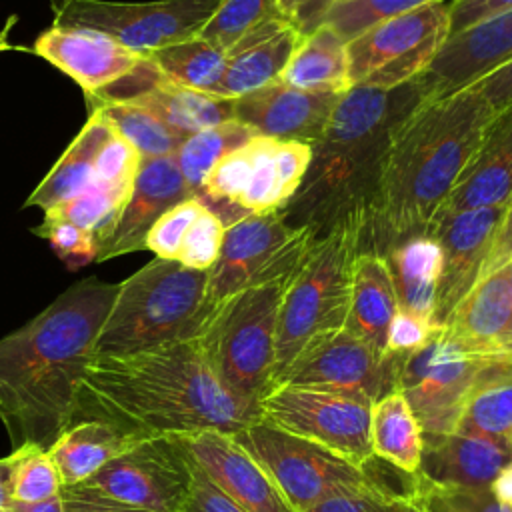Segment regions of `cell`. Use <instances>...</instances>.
<instances>
[{"label":"cell","mask_w":512,"mask_h":512,"mask_svg":"<svg viewBox=\"0 0 512 512\" xmlns=\"http://www.w3.org/2000/svg\"><path fill=\"white\" fill-rule=\"evenodd\" d=\"M456 432L494 438L512 434V356L488 364L466 400Z\"/></svg>","instance_id":"cell-33"},{"label":"cell","mask_w":512,"mask_h":512,"mask_svg":"<svg viewBox=\"0 0 512 512\" xmlns=\"http://www.w3.org/2000/svg\"><path fill=\"white\" fill-rule=\"evenodd\" d=\"M222 0H56L52 2L58 28L100 32L136 54L196 38Z\"/></svg>","instance_id":"cell-10"},{"label":"cell","mask_w":512,"mask_h":512,"mask_svg":"<svg viewBox=\"0 0 512 512\" xmlns=\"http://www.w3.org/2000/svg\"><path fill=\"white\" fill-rule=\"evenodd\" d=\"M438 330H442V328H436L434 324L398 308V312L392 318L390 328H388L386 354L406 356V354L414 352L416 348H420Z\"/></svg>","instance_id":"cell-47"},{"label":"cell","mask_w":512,"mask_h":512,"mask_svg":"<svg viewBox=\"0 0 512 512\" xmlns=\"http://www.w3.org/2000/svg\"><path fill=\"white\" fill-rule=\"evenodd\" d=\"M508 438H510V444H512V434H510V436H508Z\"/></svg>","instance_id":"cell-60"},{"label":"cell","mask_w":512,"mask_h":512,"mask_svg":"<svg viewBox=\"0 0 512 512\" xmlns=\"http://www.w3.org/2000/svg\"><path fill=\"white\" fill-rule=\"evenodd\" d=\"M396 312L398 298L386 258L374 250H360L354 260L344 330L366 342L380 356H386L388 328Z\"/></svg>","instance_id":"cell-27"},{"label":"cell","mask_w":512,"mask_h":512,"mask_svg":"<svg viewBox=\"0 0 512 512\" xmlns=\"http://www.w3.org/2000/svg\"><path fill=\"white\" fill-rule=\"evenodd\" d=\"M176 438L190 460L246 512H296L232 434L200 432Z\"/></svg>","instance_id":"cell-19"},{"label":"cell","mask_w":512,"mask_h":512,"mask_svg":"<svg viewBox=\"0 0 512 512\" xmlns=\"http://www.w3.org/2000/svg\"><path fill=\"white\" fill-rule=\"evenodd\" d=\"M492 360L466 354L444 330L402 358L396 390L414 410L422 436L456 432L466 400Z\"/></svg>","instance_id":"cell-13"},{"label":"cell","mask_w":512,"mask_h":512,"mask_svg":"<svg viewBox=\"0 0 512 512\" xmlns=\"http://www.w3.org/2000/svg\"><path fill=\"white\" fill-rule=\"evenodd\" d=\"M316 236L308 226H290L280 210L248 214L230 224L208 270L206 302L212 312L234 294L298 268Z\"/></svg>","instance_id":"cell-11"},{"label":"cell","mask_w":512,"mask_h":512,"mask_svg":"<svg viewBox=\"0 0 512 512\" xmlns=\"http://www.w3.org/2000/svg\"><path fill=\"white\" fill-rule=\"evenodd\" d=\"M470 86H474L484 96L494 112L504 108L508 102H512V60L494 68L490 74L482 76Z\"/></svg>","instance_id":"cell-51"},{"label":"cell","mask_w":512,"mask_h":512,"mask_svg":"<svg viewBox=\"0 0 512 512\" xmlns=\"http://www.w3.org/2000/svg\"><path fill=\"white\" fill-rule=\"evenodd\" d=\"M512 464L510 438L444 434L424 436L418 474L446 488H490L494 478Z\"/></svg>","instance_id":"cell-24"},{"label":"cell","mask_w":512,"mask_h":512,"mask_svg":"<svg viewBox=\"0 0 512 512\" xmlns=\"http://www.w3.org/2000/svg\"><path fill=\"white\" fill-rule=\"evenodd\" d=\"M310 512H424L420 500L398 498L376 488H366L348 494H336Z\"/></svg>","instance_id":"cell-46"},{"label":"cell","mask_w":512,"mask_h":512,"mask_svg":"<svg viewBox=\"0 0 512 512\" xmlns=\"http://www.w3.org/2000/svg\"><path fill=\"white\" fill-rule=\"evenodd\" d=\"M336 2H338V0H336ZM336 2H334V4H336Z\"/></svg>","instance_id":"cell-61"},{"label":"cell","mask_w":512,"mask_h":512,"mask_svg":"<svg viewBox=\"0 0 512 512\" xmlns=\"http://www.w3.org/2000/svg\"><path fill=\"white\" fill-rule=\"evenodd\" d=\"M420 504L424 512H512V508L502 504L490 488H446L434 486L424 478Z\"/></svg>","instance_id":"cell-43"},{"label":"cell","mask_w":512,"mask_h":512,"mask_svg":"<svg viewBox=\"0 0 512 512\" xmlns=\"http://www.w3.org/2000/svg\"><path fill=\"white\" fill-rule=\"evenodd\" d=\"M112 130L114 128L108 124V120L98 110H92L78 136L52 166L46 178L28 196L24 206H38L48 210L94 184L96 156Z\"/></svg>","instance_id":"cell-31"},{"label":"cell","mask_w":512,"mask_h":512,"mask_svg":"<svg viewBox=\"0 0 512 512\" xmlns=\"http://www.w3.org/2000/svg\"><path fill=\"white\" fill-rule=\"evenodd\" d=\"M204 208L206 206L196 196L176 204L154 222L144 240V248L152 250L156 258L176 260L188 228Z\"/></svg>","instance_id":"cell-42"},{"label":"cell","mask_w":512,"mask_h":512,"mask_svg":"<svg viewBox=\"0 0 512 512\" xmlns=\"http://www.w3.org/2000/svg\"><path fill=\"white\" fill-rule=\"evenodd\" d=\"M254 136L256 132L238 120H228L188 136L176 150L174 158L194 196L200 194L202 184L214 164L228 152L250 142Z\"/></svg>","instance_id":"cell-35"},{"label":"cell","mask_w":512,"mask_h":512,"mask_svg":"<svg viewBox=\"0 0 512 512\" xmlns=\"http://www.w3.org/2000/svg\"><path fill=\"white\" fill-rule=\"evenodd\" d=\"M34 52L68 74L84 94H96L134 72L142 54L100 32L50 26L34 42Z\"/></svg>","instance_id":"cell-22"},{"label":"cell","mask_w":512,"mask_h":512,"mask_svg":"<svg viewBox=\"0 0 512 512\" xmlns=\"http://www.w3.org/2000/svg\"><path fill=\"white\" fill-rule=\"evenodd\" d=\"M12 512H64L62 508V500L60 496L48 500V502H40V504H14Z\"/></svg>","instance_id":"cell-56"},{"label":"cell","mask_w":512,"mask_h":512,"mask_svg":"<svg viewBox=\"0 0 512 512\" xmlns=\"http://www.w3.org/2000/svg\"><path fill=\"white\" fill-rule=\"evenodd\" d=\"M18 452L12 450V454L0 458V512H12L14 508V468H16Z\"/></svg>","instance_id":"cell-54"},{"label":"cell","mask_w":512,"mask_h":512,"mask_svg":"<svg viewBox=\"0 0 512 512\" xmlns=\"http://www.w3.org/2000/svg\"><path fill=\"white\" fill-rule=\"evenodd\" d=\"M276 2H278L280 10L294 22V14H296V8H298L300 0H276Z\"/></svg>","instance_id":"cell-57"},{"label":"cell","mask_w":512,"mask_h":512,"mask_svg":"<svg viewBox=\"0 0 512 512\" xmlns=\"http://www.w3.org/2000/svg\"><path fill=\"white\" fill-rule=\"evenodd\" d=\"M366 230L368 214L364 212L336 220L316 236L296 268L278 316L274 388L310 342L344 328L354 260L364 248Z\"/></svg>","instance_id":"cell-6"},{"label":"cell","mask_w":512,"mask_h":512,"mask_svg":"<svg viewBox=\"0 0 512 512\" xmlns=\"http://www.w3.org/2000/svg\"><path fill=\"white\" fill-rule=\"evenodd\" d=\"M334 2L336 0H300L294 14V26L298 28V32L304 36L318 28L324 22L328 10L334 6Z\"/></svg>","instance_id":"cell-52"},{"label":"cell","mask_w":512,"mask_h":512,"mask_svg":"<svg viewBox=\"0 0 512 512\" xmlns=\"http://www.w3.org/2000/svg\"><path fill=\"white\" fill-rule=\"evenodd\" d=\"M148 436L102 418L72 420L48 448L62 486H74Z\"/></svg>","instance_id":"cell-26"},{"label":"cell","mask_w":512,"mask_h":512,"mask_svg":"<svg viewBox=\"0 0 512 512\" xmlns=\"http://www.w3.org/2000/svg\"><path fill=\"white\" fill-rule=\"evenodd\" d=\"M8 32H10V24H6V26L0 30V52L12 48L10 42H8Z\"/></svg>","instance_id":"cell-58"},{"label":"cell","mask_w":512,"mask_h":512,"mask_svg":"<svg viewBox=\"0 0 512 512\" xmlns=\"http://www.w3.org/2000/svg\"><path fill=\"white\" fill-rule=\"evenodd\" d=\"M232 436L268 472L296 512H310L336 494L374 488L360 466L264 420Z\"/></svg>","instance_id":"cell-8"},{"label":"cell","mask_w":512,"mask_h":512,"mask_svg":"<svg viewBox=\"0 0 512 512\" xmlns=\"http://www.w3.org/2000/svg\"><path fill=\"white\" fill-rule=\"evenodd\" d=\"M492 116L484 96L466 86L422 102L402 122L380 174L362 250L384 256L394 244L428 234Z\"/></svg>","instance_id":"cell-3"},{"label":"cell","mask_w":512,"mask_h":512,"mask_svg":"<svg viewBox=\"0 0 512 512\" xmlns=\"http://www.w3.org/2000/svg\"><path fill=\"white\" fill-rule=\"evenodd\" d=\"M118 284L90 276L0 338V420L14 448L48 450L72 422Z\"/></svg>","instance_id":"cell-1"},{"label":"cell","mask_w":512,"mask_h":512,"mask_svg":"<svg viewBox=\"0 0 512 512\" xmlns=\"http://www.w3.org/2000/svg\"><path fill=\"white\" fill-rule=\"evenodd\" d=\"M512 198V102L490 118L480 146L438 210L430 230L444 218L488 206H506ZM428 230V232H430Z\"/></svg>","instance_id":"cell-23"},{"label":"cell","mask_w":512,"mask_h":512,"mask_svg":"<svg viewBox=\"0 0 512 512\" xmlns=\"http://www.w3.org/2000/svg\"><path fill=\"white\" fill-rule=\"evenodd\" d=\"M192 196L174 156L142 158L126 200L106 232L96 238V262L142 250L154 222Z\"/></svg>","instance_id":"cell-17"},{"label":"cell","mask_w":512,"mask_h":512,"mask_svg":"<svg viewBox=\"0 0 512 512\" xmlns=\"http://www.w3.org/2000/svg\"><path fill=\"white\" fill-rule=\"evenodd\" d=\"M512 8V0H454L450 4V34H458L476 22Z\"/></svg>","instance_id":"cell-50"},{"label":"cell","mask_w":512,"mask_h":512,"mask_svg":"<svg viewBox=\"0 0 512 512\" xmlns=\"http://www.w3.org/2000/svg\"><path fill=\"white\" fill-rule=\"evenodd\" d=\"M506 206L474 208L440 220L428 234L442 248V266L436 286L434 324L444 328L456 304L486 274Z\"/></svg>","instance_id":"cell-16"},{"label":"cell","mask_w":512,"mask_h":512,"mask_svg":"<svg viewBox=\"0 0 512 512\" xmlns=\"http://www.w3.org/2000/svg\"><path fill=\"white\" fill-rule=\"evenodd\" d=\"M80 484L148 512H180L192 462L176 436H148Z\"/></svg>","instance_id":"cell-14"},{"label":"cell","mask_w":512,"mask_h":512,"mask_svg":"<svg viewBox=\"0 0 512 512\" xmlns=\"http://www.w3.org/2000/svg\"><path fill=\"white\" fill-rule=\"evenodd\" d=\"M118 102H132L146 108L184 140L196 132L234 120L232 98L182 88L170 84L168 80H164V76L156 78L152 84H148L128 100Z\"/></svg>","instance_id":"cell-29"},{"label":"cell","mask_w":512,"mask_h":512,"mask_svg":"<svg viewBox=\"0 0 512 512\" xmlns=\"http://www.w3.org/2000/svg\"><path fill=\"white\" fill-rule=\"evenodd\" d=\"M370 410L362 394L278 384L260 402V420L362 466L372 456Z\"/></svg>","instance_id":"cell-12"},{"label":"cell","mask_w":512,"mask_h":512,"mask_svg":"<svg viewBox=\"0 0 512 512\" xmlns=\"http://www.w3.org/2000/svg\"><path fill=\"white\" fill-rule=\"evenodd\" d=\"M370 446L374 456L418 474L424 436L414 410L400 390L388 392L372 402Z\"/></svg>","instance_id":"cell-32"},{"label":"cell","mask_w":512,"mask_h":512,"mask_svg":"<svg viewBox=\"0 0 512 512\" xmlns=\"http://www.w3.org/2000/svg\"><path fill=\"white\" fill-rule=\"evenodd\" d=\"M14 468V502L40 504L60 496L62 480L48 450L38 446H20Z\"/></svg>","instance_id":"cell-39"},{"label":"cell","mask_w":512,"mask_h":512,"mask_svg":"<svg viewBox=\"0 0 512 512\" xmlns=\"http://www.w3.org/2000/svg\"><path fill=\"white\" fill-rule=\"evenodd\" d=\"M60 500H62L64 512H148V510L124 504L120 500H114L82 484L62 486Z\"/></svg>","instance_id":"cell-49"},{"label":"cell","mask_w":512,"mask_h":512,"mask_svg":"<svg viewBox=\"0 0 512 512\" xmlns=\"http://www.w3.org/2000/svg\"><path fill=\"white\" fill-rule=\"evenodd\" d=\"M442 330L466 354L480 358L512 356V282L508 264L486 272L456 304Z\"/></svg>","instance_id":"cell-21"},{"label":"cell","mask_w":512,"mask_h":512,"mask_svg":"<svg viewBox=\"0 0 512 512\" xmlns=\"http://www.w3.org/2000/svg\"><path fill=\"white\" fill-rule=\"evenodd\" d=\"M510 258H512V198H510V202L506 204L504 220H502V226H500L496 244H494V248H492V254H490V260H488L486 272L496 270V268H500V266H506Z\"/></svg>","instance_id":"cell-53"},{"label":"cell","mask_w":512,"mask_h":512,"mask_svg":"<svg viewBox=\"0 0 512 512\" xmlns=\"http://www.w3.org/2000/svg\"><path fill=\"white\" fill-rule=\"evenodd\" d=\"M78 418H102L144 436L236 434L260 406L226 390L196 338L130 356H94L78 396Z\"/></svg>","instance_id":"cell-2"},{"label":"cell","mask_w":512,"mask_h":512,"mask_svg":"<svg viewBox=\"0 0 512 512\" xmlns=\"http://www.w3.org/2000/svg\"><path fill=\"white\" fill-rule=\"evenodd\" d=\"M128 192L94 182L80 194L44 210V222H70L98 238L114 220Z\"/></svg>","instance_id":"cell-38"},{"label":"cell","mask_w":512,"mask_h":512,"mask_svg":"<svg viewBox=\"0 0 512 512\" xmlns=\"http://www.w3.org/2000/svg\"><path fill=\"white\" fill-rule=\"evenodd\" d=\"M226 226L222 220L204 208L188 228L176 260L194 270H210L220 254Z\"/></svg>","instance_id":"cell-41"},{"label":"cell","mask_w":512,"mask_h":512,"mask_svg":"<svg viewBox=\"0 0 512 512\" xmlns=\"http://www.w3.org/2000/svg\"><path fill=\"white\" fill-rule=\"evenodd\" d=\"M424 102L418 76L396 88L354 84L340 94L292 200L280 210L298 228L322 234L336 220L370 206L402 122Z\"/></svg>","instance_id":"cell-4"},{"label":"cell","mask_w":512,"mask_h":512,"mask_svg":"<svg viewBox=\"0 0 512 512\" xmlns=\"http://www.w3.org/2000/svg\"><path fill=\"white\" fill-rule=\"evenodd\" d=\"M490 492L506 506L512 508V464H508L490 484Z\"/></svg>","instance_id":"cell-55"},{"label":"cell","mask_w":512,"mask_h":512,"mask_svg":"<svg viewBox=\"0 0 512 512\" xmlns=\"http://www.w3.org/2000/svg\"><path fill=\"white\" fill-rule=\"evenodd\" d=\"M282 18L290 20L276 0H222L198 38L228 52L256 28Z\"/></svg>","instance_id":"cell-37"},{"label":"cell","mask_w":512,"mask_h":512,"mask_svg":"<svg viewBox=\"0 0 512 512\" xmlns=\"http://www.w3.org/2000/svg\"><path fill=\"white\" fill-rule=\"evenodd\" d=\"M450 0L384 18L348 42L350 82L396 88L420 76L450 34Z\"/></svg>","instance_id":"cell-9"},{"label":"cell","mask_w":512,"mask_h":512,"mask_svg":"<svg viewBox=\"0 0 512 512\" xmlns=\"http://www.w3.org/2000/svg\"><path fill=\"white\" fill-rule=\"evenodd\" d=\"M146 56L170 84L218 96L228 54L202 38L176 42Z\"/></svg>","instance_id":"cell-34"},{"label":"cell","mask_w":512,"mask_h":512,"mask_svg":"<svg viewBox=\"0 0 512 512\" xmlns=\"http://www.w3.org/2000/svg\"><path fill=\"white\" fill-rule=\"evenodd\" d=\"M90 112L98 110L108 124L126 138L142 158L174 156L184 138L174 134L146 108L132 102H100L90 104Z\"/></svg>","instance_id":"cell-36"},{"label":"cell","mask_w":512,"mask_h":512,"mask_svg":"<svg viewBox=\"0 0 512 512\" xmlns=\"http://www.w3.org/2000/svg\"><path fill=\"white\" fill-rule=\"evenodd\" d=\"M280 80L308 92L344 94L352 88L348 42L332 26L322 22L300 38Z\"/></svg>","instance_id":"cell-30"},{"label":"cell","mask_w":512,"mask_h":512,"mask_svg":"<svg viewBox=\"0 0 512 512\" xmlns=\"http://www.w3.org/2000/svg\"><path fill=\"white\" fill-rule=\"evenodd\" d=\"M402 358L400 354L380 356L342 328L310 342L278 384L354 392L374 402L396 390Z\"/></svg>","instance_id":"cell-15"},{"label":"cell","mask_w":512,"mask_h":512,"mask_svg":"<svg viewBox=\"0 0 512 512\" xmlns=\"http://www.w3.org/2000/svg\"><path fill=\"white\" fill-rule=\"evenodd\" d=\"M302 34L292 20H272L230 48L218 88L222 98H240L282 78Z\"/></svg>","instance_id":"cell-25"},{"label":"cell","mask_w":512,"mask_h":512,"mask_svg":"<svg viewBox=\"0 0 512 512\" xmlns=\"http://www.w3.org/2000/svg\"><path fill=\"white\" fill-rule=\"evenodd\" d=\"M206 284V270L178 260H150L118 284L94 354L130 356L200 336L214 314L206 302Z\"/></svg>","instance_id":"cell-5"},{"label":"cell","mask_w":512,"mask_h":512,"mask_svg":"<svg viewBox=\"0 0 512 512\" xmlns=\"http://www.w3.org/2000/svg\"><path fill=\"white\" fill-rule=\"evenodd\" d=\"M294 272L234 294L214 310L198 336L222 386L258 406L274 390L278 316Z\"/></svg>","instance_id":"cell-7"},{"label":"cell","mask_w":512,"mask_h":512,"mask_svg":"<svg viewBox=\"0 0 512 512\" xmlns=\"http://www.w3.org/2000/svg\"><path fill=\"white\" fill-rule=\"evenodd\" d=\"M434 0H338L326 14L324 22L332 26L346 42L378 24L384 18L418 8ZM454 2V0H450Z\"/></svg>","instance_id":"cell-40"},{"label":"cell","mask_w":512,"mask_h":512,"mask_svg":"<svg viewBox=\"0 0 512 512\" xmlns=\"http://www.w3.org/2000/svg\"><path fill=\"white\" fill-rule=\"evenodd\" d=\"M508 268H510V282H512V258L508 260Z\"/></svg>","instance_id":"cell-59"},{"label":"cell","mask_w":512,"mask_h":512,"mask_svg":"<svg viewBox=\"0 0 512 512\" xmlns=\"http://www.w3.org/2000/svg\"><path fill=\"white\" fill-rule=\"evenodd\" d=\"M340 94L308 92L276 80L234 100V120L276 142L314 144Z\"/></svg>","instance_id":"cell-20"},{"label":"cell","mask_w":512,"mask_h":512,"mask_svg":"<svg viewBox=\"0 0 512 512\" xmlns=\"http://www.w3.org/2000/svg\"><path fill=\"white\" fill-rule=\"evenodd\" d=\"M140 162L142 156L136 152V148L116 130H112L96 156L94 182L116 190H130Z\"/></svg>","instance_id":"cell-44"},{"label":"cell","mask_w":512,"mask_h":512,"mask_svg":"<svg viewBox=\"0 0 512 512\" xmlns=\"http://www.w3.org/2000/svg\"><path fill=\"white\" fill-rule=\"evenodd\" d=\"M384 258L396 290L398 308L434 324L436 286L442 266V248L436 236H410L394 244Z\"/></svg>","instance_id":"cell-28"},{"label":"cell","mask_w":512,"mask_h":512,"mask_svg":"<svg viewBox=\"0 0 512 512\" xmlns=\"http://www.w3.org/2000/svg\"><path fill=\"white\" fill-rule=\"evenodd\" d=\"M190 458V456H188ZM192 462V460H190ZM180 512H246L226 492H222L194 462L192 486Z\"/></svg>","instance_id":"cell-48"},{"label":"cell","mask_w":512,"mask_h":512,"mask_svg":"<svg viewBox=\"0 0 512 512\" xmlns=\"http://www.w3.org/2000/svg\"><path fill=\"white\" fill-rule=\"evenodd\" d=\"M34 234L46 238L58 258L70 268L78 270L90 262H96L98 244L92 232H86L70 222H44L34 228Z\"/></svg>","instance_id":"cell-45"},{"label":"cell","mask_w":512,"mask_h":512,"mask_svg":"<svg viewBox=\"0 0 512 512\" xmlns=\"http://www.w3.org/2000/svg\"><path fill=\"white\" fill-rule=\"evenodd\" d=\"M512 60V8L452 34L418 76L424 102L458 92Z\"/></svg>","instance_id":"cell-18"}]
</instances>
